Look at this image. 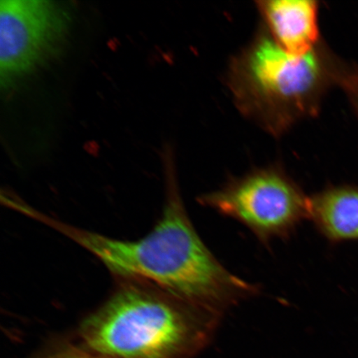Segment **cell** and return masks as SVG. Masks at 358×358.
<instances>
[{
  "label": "cell",
  "mask_w": 358,
  "mask_h": 358,
  "mask_svg": "<svg viewBox=\"0 0 358 358\" xmlns=\"http://www.w3.org/2000/svg\"><path fill=\"white\" fill-rule=\"evenodd\" d=\"M164 174L162 216L138 240L111 238L58 221L32 207L26 215L92 254L115 279L149 282L185 301H195L211 288L219 264L186 211L173 164H165Z\"/></svg>",
  "instance_id": "7a4b0ae2"
},
{
  "label": "cell",
  "mask_w": 358,
  "mask_h": 358,
  "mask_svg": "<svg viewBox=\"0 0 358 358\" xmlns=\"http://www.w3.org/2000/svg\"><path fill=\"white\" fill-rule=\"evenodd\" d=\"M33 358H99L85 351L73 341L65 342L48 349Z\"/></svg>",
  "instance_id": "ba28073f"
},
{
  "label": "cell",
  "mask_w": 358,
  "mask_h": 358,
  "mask_svg": "<svg viewBox=\"0 0 358 358\" xmlns=\"http://www.w3.org/2000/svg\"><path fill=\"white\" fill-rule=\"evenodd\" d=\"M310 219L331 241L358 240V189L331 187L310 196Z\"/></svg>",
  "instance_id": "52a82bcc"
},
{
  "label": "cell",
  "mask_w": 358,
  "mask_h": 358,
  "mask_svg": "<svg viewBox=\"0 0 358 358\" xmlns=\"http://www.w3.org/2000/svg\"><path fill=\"white\" fill-rule=\"evenodd\" d=\"M70 8L42 0H3L0 11V80L8 90L55 57L71 26Z\"/></svg>",
  "instance_id": "5b68a950"
},
{
  "label": "cell",
  "mask_w": 358,
  "mask_h": 358,
  "mask_svg": "<svg viewBox=\"0 0 358 358\" xmlns=\"http://www.w3.org/2000/svg\"><path fill=\"white\" fill-rule=\"evenodd\" d=\"M108 299L80 322L73 342L99 358H194L223 315L149 282L116 279Z\"/></svg>",
  "instance_id": "6da1fadb"
},
{
  "label": "cell",
  "mask_w": 358,
  "mask_h": 358,
  "mask_svg": "<svg viewBox=\"0 0 358 358\" xmlns=\"http://www.w3.org/2000/svg\"><path fill=\"white\" fill-rule=\"evenodd\" d=\"M257 4L271 38L284 51L303 56L317 47L320 32L316 2L266 0Z\"/></svg>",
  "instance_id": "8992f818"
},
{
  "label": "cell",
  "mask_w": 358,
  "mask_h": 358,
  "mask_svg": "<svg viewBox=\"0 0 358 358\" xmlns=\"http://www.w3.org/2000/svg\"><path fill=\"white\" fill-rule=\"evenodd\" d=\"M337 78L350 96L358 112V71L338 73Z\"/></svg>",
  "instance_id": "9c48e42d"
},
{
  "label": "cell",
  "mask_w": 358,
  "mask_h": 358,
  "mask_svg": "<svg viewBox=\"0 0 358 358\" xmlns=\"http://www.w3.org/2000/svg\"><path fill=\"white\" fill-rule=\"evenodd\" d=\"M201 205L243 224L264 243L285 239L310 219V196L279 168L257 169L201 195Z\"/></svg>",
  "instance_id": "277c9868"
},
{
  "label": "cell",
  "mask_w": 358,
  "mask_h": 358,
  "mask_svg": "<svg viewBox=\"0 0 358 358\" xmlns=\"http://www.w3.org/2000/svg\"><path fill=\"white\" fill-rule=\"evenodd\" d=\"M323 53L286 52L259 35L231 62L228 83L239 110L275 136L315 114L330 75Z\"/></svg>",
  "instance_id": "3957f363"
}]
</instances>
